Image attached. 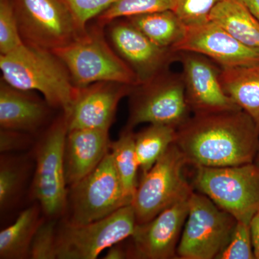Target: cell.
<instances>
[{"mask_svg":"<svg viewBox=\"0 0 259 259\" xmlns=\"http://www.w3.org/2000/svg\"><path fill=\"white\" fill-rule=\"evenodd\" d=\"M134 88L125 83L102 81L79 88L74 105L67 115L69 131H109L121 99L129 95Z\"/></svg>","mask_w":259,"mask_h":259,"instance_id":"16","label":"cell"},{"mask_svg":"<svg viewBox=\"0 0 259 259\" xmlns=\"http://www.w3.org/2000/svg\"><path fill=\"white\" fill-rule=\"evenodd\" d=\"M172 50L201 54L222 69L259 64V51L243 45L211 20L187 26L185 37Z\"/></svg>","mask_w":259,"mask_h":259,"instance_id":"14","label":"cell"},{"mask_svg":"<svg viewBox=\"0 0 259 259\" xmlns=\"http://www.w3.org/2000/svg\"><path fill=\"white\" fill-rule=\"evenodd\" d=\"M117 244L112 245L107 248L106 254L104 258L105 259H124L130 258V253L127 250H125L120 245Z\"/></svg>","mask_w":259,"mask_h":259,"instance_id":"34","label":"cell"},{"mask_svg":"<svg viewBox=\"0 0 259 259\" xmlns=\"http://www.w3.org/2000/svg\"><path fill=\"white\" fill-rule=\"evenodd\" d=\"M250 226L255 258L259 259V212L252 219Z\"/></svg>","mask_w":259,"mask_h":259,"instance_id":"33","label":"cell"},{"mask_svg":"<svg viewBox=\"0 0 259 259\" xmlns=\"http://www.w3.org/2000/svg\"><path fill=\"white\" fill-rule=\"evenodd\" d=\"M179 0H117L102 13L98 19L101 27L113 20L127 18L135 15L176 9Z\"/></svg>","mask_w":259,"mask_h":259,"instance_id":"26","label":"cell"},{"mask_svg":"<svg viewBox=\"0 0 259 259\" xmlns=\"http://www.w3.org/2000/svg\"><path fill=\"white\" fill-rule=\"evenodd\" d=\"M55 219H49L42 222L37 227L30 246V258L56 259L57 248L56 238L57 229Z\"/></svg>","mask_w":259,"mask_h":259,"instance_id":"29","label":"cell"},{"mask_svg":"<svg viewBox=\"0 0 259 259\" xmlns=\"http://www.w3.org/2000/svg\"><path fill=\"white\" fill-rule=\"evenodd\" d=\"M3 81L23 91H37L49 106L68 115L79 88L68 69L51 51L24 44L16 50L0 55Z\"/></svg>","mask_w":259,"mask_h":259,"instance_id":"2","label":"cell"},{"mask_svg":"<svg viewBox=\"0 0 259 259\" xmlns=\"http://www.w3.org/2000/svg\"><path fill=\"white\" fill-rule=\"evenodd\" d=\"M102 28L98 25L88 29L74 41L52 52L64 63L76 88L102 81L137 86V76L107 44Z\"/></svg>","mask_w":259,"mask_h":259,"instance_id":"3","label":"cell"},{"mask_svg":"<svg viewBox=\"0 0 259 259\" xmlns=\"http://www.w3.org/2000/svg\"><path fill=\"white\" fill-rule=\"evenodd\" d=\"M69 127L63 115L49 127L37 144L32 194L49 219L62 215L68 205L64 147Z\"/></svg>","mask_w":259,"mask_h":259,"instance_id":"6","label":"cell"},{"mask_svg":"<svg viewBox=\"0 0 259 259\" xmlns=\"http://www.w3.org/2000/svg\"><path fill=\"white\" fill-rule=\"evenodd\" d=\"M110 151L126 197L133 203L139 185L138 172L140 169L133 130H124L119 139L111 143Z\"/></svg>","mask_w":259,"mask_h":259,"instance_id":"24","label":"cell"},{"mask_svg":"<svg viewBox=\"0 0 259 259\" xmlns=\"http://www.w3.org/2000/svg\"><path fill=\"white\" fill-rule=\"evenodd\" d=\"M193 187L237 221L250 223L259 212V166H196Z\"/></svg>","mask_w":259,"mask_h":259,"instance_id":"4","label":"cell"},{"mask_svg":"<svg viewBox=\"0 0 259 259\" xmlns=\"http://www.w3.org/2000/svg\"><path fill=\"white\" fill-rule=\"evenodd\" d=\"M136 225L133 204L86 224H73L66 221L57 229V258H97L112 245L131 238Z\"/></svg>","mask_w":259,"mask_h":259,"instance_id":"9","label":"cell"},{"mask_svg":"<svg viewBox=\"0 0 259 259\" xmlns=\"http://www.w3.org/2000/svg\"><path fill=\"white\" fill-rule=\"evenodd\" d=\"M209 20L243 45L259 51V21L241 0H223L211 12Z\"/></svg>","mask_w":259,"mask_h":259,"instance_id":"19","label":"cell"},{"mask_svg":"<svg viewBox=\"0 0 259 259\" xmlns=\"http://www.w3.org/2000/svg\"><path fill=\"white\" fill-rule=\"evenodd\" d=\"M69 10L80 31L88 30L87 25L92 19L98 18L117 0H61Z\"/></svg>","mask_w":259,"mask_h":259,"instance_id":"30","label":"cell"},{"mask_svg":"<svg viewBox=\"0 0 259 259\" xmlns=\"http://www.w3.org/2000/svg\"><path fill=\"white\" fill-rule=\"evenodd\" d=\"M29 92L13 88L3 81L0 85L1 128L33 133L44 123L50 107Z\"/></svg>","mask_w":259,"mask_h":259,"instance_id":"18","label":"cell"},{"mask_svg":"<svg viewBox=\"0 0 259 259\" xmlns=\"http://www.w3.org/2000/svg\"><path fill=\"white\" fill-rule=\"evenodd\" d=\"M0 160V209L13 207L20 197L27 177L26 163L3 153Z\"/></svg>","mask_w":259,"mask_h":259,"instance_id":"25","label":"cell"},{"mask_svg":"<svg viewBox=\"0 0 259 259\" xmlns=\"http://www.w3.org/2000/svg\"><path fill=\"white\" fill-rule=\"evenodd\" d=\"M155 44L173 49L185 37L187 25L172 10L155 12L125 18Z\"/></svg>","mask_w":259,"mask_h":259,"instance_id":"22","label":"cell"},{"mask_svg":"<svg viewBox=\"0 0 259 259\" xmlns=\"http://www.w3.org/2000/svg\"><path fill=\"white\" fill-rule=\"evenodd\" d=\"M177 53L191 112L207 113L241 109L223 90L220 79L221 67L201 54Z\"/></svg>","mask_w":259,"mask_h":259,"instance_id":"13","label":"cell"},{"mask_svg":"<svg viewBox=\"0 0 259 259\" xmlns=\"http://www.w3.org/2000/svg\"><path fill=\"white\" fill-rule=\"evenodd\" d=\"M188 164L174 143L139 182L133 206L137 224L151 221L174 204L190 198L194 192L184 175Z\"/></svg>","mask_w":259,"mask_h":259,"instance_id":"5","label":"cell"},{"mask_svg":"<svg viewBox=\"0 0 259 259\" xmlns=\"http://www.w3.org/2000/svg\"><path fill=\"white\" fill-rule=\"evenodd\" d=\"M40 211L39 204L30 206L20 213L14 223L0 232V258H30L32 238L44 219L40 217Z\"/></svg>","mask_w":259,"mask_h":259,"instance_id":"21","label":"cell"},{"mask_svg":"<svg viewBox=\"0 0 259 259\" xmlns=\"http://www.w3.org/2000/svg\"><path fill=\"white\" fill-rule=\"evenodd\" d=\"M215 259H255L249 223L237 221L229 241Z\"/></svg>","mask_w":259,"mask_h":259,"instance_id":"28","label":"cell"},{"mask_svg":"<svg viewBox=\"0 0 259 259\" xmlns=\"http://www.w3.org/2000/svg\"><path fill=\"white\" fill-rule=\"evenodd\" d=\"M13 6L23 42L54 51L83 34L61 0H14Z\"/></svg>","mask_w":259,"mask_h":259,"instance_id":"11","label":"cell"},{"mask_svg":"<svg viewBox=\"0 0 259 259\" xmlns=\"http://www.w3.org/2000/svg\"><path fill=\"white\" fill-rule=\"evenodd\" d=\"M30 140L26 133L1 128L0 131V152L8 153L25 149L30 144Z\"/></svg>","mask_w":259,"mask_h":259,"instance_id":"32","label":"cell"},{"mask_svg":"<svg viewBox=\"0 0 259 259\" xmlns=\"http://www.w3.org/2000/svg\"><path fill=\"white\" fill-rule=\"evenodd\" d=\"M125 128L140 124H161L177 128L190 117L182 74L168 71L148 82L135 86L129 95Z\"/></svg>","mask_w":259,"mask_h":259,"instance_id":"7","label":"cell"},{"mask_svg":"<svg viewBox=\"0 0 259 259\" xmlns=\"http://www.w3.org/2000/svg\"><path fill=\"white\" fill-rule=\"evenodd\" d=\"M220 79L225 93L253 118L259 128V64L221 69Z\"/></svg>","mask_w":259,"mask_h":259,"instance_id":"20","label":"cell"},{"mask_svg":"<svg viewBox=\"0 0 259 259\" xmlns=\"http://www.w3.org/2000/svg\"><path fill=\"white\" fill-rule=\"evenodd\" d=\"M24 44L13 2L0 0V55L10 54Z\"/></svg>","mask_w":259,"mask_h":259,"instance_id":"27","label":"cell"},{"mask_svg":"<svg viewBox=\"0 0 259 259\" xmlns=\"http://www.w3.org/2000/svg\"><path fill=\"white\" fill-rule=\"evenodd\" d=\"M237 221L209 197L193 192L177 246V258L213 259L225 248Z\"/></svg>","mask_w":259,"mask_h":259,"instance_id":"8","label":"cell"},{"mask_svg":"<svg viewBox=\"0 0 259 259\" xmlns=\"http://www.w3.org/2000/svg\"><path fill=\"white\" fill-rule=\"evenodd\" d=\"M177 128L161 124H150L135 134V147L140 170L146 173L175 143Z\"/></svg>","mask_w":259,"mask_h":259,"instance_id":"23","label":"cell"},{"mask_svg":"<svg viewBox=\"0 0 259 259\" xmlns=\"http://www.w3.org/2000/svg\"><path fill=\"white\" fill-rule=\"evenodd\" d=\"M189 212V199L160 212L148 222L136 225L131 256L140 259L177 258V249Z\"/></svg>","mask_w":259,"mask_h":259,"instance_id":"15","label":"cell"},{"mask_svg":"<svg viewBox=\"0 0 259 259\" xmlns=\"http://www.w3.org/2000/svg\"><path fill=\"white\" fill-rule=\"evenodd\" d=\"M175 144L194 166H241L254 163L259 128L241 109L195 113L177 127Z\"/></svg>","mask_w":259,"mask_h":259,"instance_id":"1","label":"cell"},{"mask_svg":"<svg viewBox=\"0 0 259 259\" xmlns=\"http://www.w3.org/2000/svg\"><path fill=\"white\" fill-rule=\"evenodd\" d=\"M259 21V0H241Z\"/></svg>","mask_w":259,"mask_h":259,"instance_id":"35","label":"cell"},{"mask_svg":"<svg viewBox=\"0 0 259 259\" xmlns=\"http://www.w3.org/2000/svg\"><path fill=\"white\" fill-rule=\"evenodd\" d=\"M108 25L114 49L134 71L139 84L168 71L172 63L178 61V53L171 49L158 47L127 19H117Z\"/></svg>","mask_w":259,"mask_h":259,"instance_id":"12","label":"cell"},{"mask_svg":"<svg viewBox=\"0 0 259 259\" xmlns=\"http://www.w3.org/2000/svg\"><path fill=\"white\" fill-rule=\"evenodd\" d=\"M254 163L259 166V149L258 153H257L256 157L255 158Z\"/></svg>","mask_w":259,"mask_h":259,"instance_id":"36","label":"cell"},{"mask_svg":"<svg viewBox=\"0 0 259 259\" xmlns=\"http://www.w3.org/2000/svg\"><path fill=\"white\" fill-rule=\"evenodd\" d=\"M68 204L73 224H86L132 204L126 197L110 151L88 176L69 187Z\"/></svg>","mask_w":259,"mask_h":259,"instance_id":"10","label":"cell"},{"mask_svg":"<svg viewBox=\"0 0 259 259\" xmlns=\"http://www.w3.org/2000/svg\"><path fill=\"white\" fill-rule=\"evenodd\" d=\"M109 131L74 129L68 131L64 147L66 184L71 187L95 169L110 151Z\"/></svg>","mask_w":259,"mask_h":259,"instance_id":"17","label":"cell"},{"mask_svg":"<svg viewBox=\"0 0 259 259\" xmlns=\"http://www.w3.org/2000/svg\"><path fill=\"white\" fill-rule=\"evenodd\" d=\"M223 0H179L175 13L187 26L209 21L214 7Z\"/></svg>","mask_w":259,"mask_h":259,"instance_id":"31","label":"cell"}]
</instances>
